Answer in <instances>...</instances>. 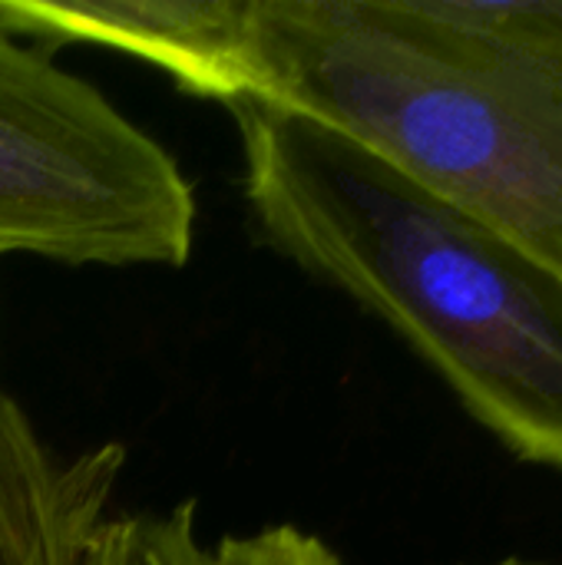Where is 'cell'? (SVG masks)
<instances>
[{
    "label": "cell",
    "instance_id": "6da1fadb",
    "mask_svg": "<svg viewBox=\"0 0 562 565\" xmlns=\"http://www.w3.org/2000/svg\"><path fill=\"white\" fill-rule=\"evenodd\" d=\"M229 113L258 235L384 321L517 460L562 473V271L321 122Z\"/></svg>",
    "mask_w": 562,
    "mask_h": 565
},
{
    "label": "cell",
    "instance_id": "7a4b0ae2",
    "mask_svg": "<svg viewBox=\"0 0 562 565\" xmlns=\"http://www.w3.org/2000/svg\"><path fill=\"white\" fill-rule=\"evenodd\" d=\"M562 271V0H252V96Z\"/></svg>",
    "mask_w": 562,
    "mask_h": 565
},
{
    "label": "cell",
    "instance_id": "3957f363",
    "mask_svg": "<svg viewBox=\"0 0 562 565\" xmlns=\"http://www.w3.org/2000/svg\"><path fill=\"white\" fill-rule=\"evenodd\" d=\"M192 245L195 192L172 152L0 26V255L182 268Z\"/></svg>",
    "mask_w": 562,
    "mask_h": 565
},
{
    "label": "cell",
    "instance_id": "277c9868",
    "mask_svg": "<svg viewBox=\"0 0 562 565\" xmlns=\"http://www.w3.org/2000/svg\"><path fill=\"white\" fill-rule=\"evenodd\" d=\"M0 26L33 46L136 56L225 109L252 96V0H0Z\"/></svg>",
    "mask_w": 562,
    "mask_h": 565
},
{
    "label": "cell",
    "instance_id": "5b68a950",
    "mask_svg": "<svg viewBox=\"0 0 562 565\" xmlns=\"http://www.w3.org/2000/svg\"><path fill=\"white\" fill-rule=\"evenodd\" d=\"M123 473V444L63 450L0 391V565H79Z\"/></svg>",
    "mask_w": 562,
    "mask_h": 565
},
{
    "label": "cell",
    "instance_id": "8992f818",
    "mask_svg": "<svg viewBox=\"0 0 562 565\" xmlns=\"http://www.w3.org/2000/svg\"><path fill=\"white\" fill-rule=\"evenodd\" d=\"M79 565H238L232 536L205 543L199 533L195 500H182L166 513L106 516Z\"/></svg>",
    "mask_w": 562,
    "mask_h": 565
},
{
    "label": "cell",
    "instance_id": "52a82bcc",
    "mask_svg": "<svg viewBox=\"0 0 562 565\" xmlns=\"http://www.w3.org/2000/svg\"><path fill=\"white\" fill-rule=\"evenodd\" d=\"M238 565H348L321 536L301 526H265L232 536Z\"/></svg>",
    "mask_w": 562,
    "mask_h": 565
},
{
    "label": "cell",
    "instance_id": "ba28073f",
    "mask_svg": "<svg viewBox=\"0 0 562 565\" xmlns=\"http://www.w3.org/2000/svg\"><path fill=\"white\" fill-rule=\"evenodd\" d=\"M487 565H547V563H533V559H520V556H510V559H500V563H487Z\"/></svg>",
    "mask_w": 562,
    "mask_h": 565
}]
</instances>
